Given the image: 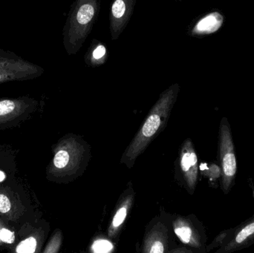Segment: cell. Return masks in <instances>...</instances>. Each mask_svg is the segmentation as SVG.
<instances>
[{
    "label": "cell",
    "instance_id": "6da1fadb",
    "mask_svg": "<svg viewBox=\"0 0 254 253\" xmlns=\"http://www.w3.org/2000/svg\"><path fill=\"white\" fill-rule=\"evenodd\" d=\"M176 92L170 90L160 98L125 152L122 163L128 167L133 166L137 157L143 152L160 131L164 129L176 101Z\"/></svg>",
    "mask_w": 254,
    "mask_h": 253
},
{
    "label": "cell",
    "instance_id": "7a4b0ae2",
    "mask_svg": "<svg viewBox=\"0 0 254 253\" xmlns=\"http://www.w3.org/2000/svg\"><path fill=\"white\" fill-rule=\"evenodd\" d=\"M41 67L9 51L0 49V83L35 78L43 74Z\"/></svg>",
    "mask_w": 254,
    "mask_h": 253
},
{
    "label": "cell",
    "instance_id": "3957f363",
    "mask_svg": "<svg viewBox=\"0 0 254 253\" xmlns=\"http://www.w3.org/2000/svg\"><path fill=\"white\" fill-rule=\"evenodd\" d=\"M180 165L188 187L194 189L198 175V158L190 141H186L182 148Z\"/></svg>",
    "mask_w": 254,
    "mask_h": 253
},
{
    "label": "cell",
    "instance_id": "277c9868",
    "mask_svg": "<svg viewBox=\"0 0 254 253\" xmlns=\"http://www.w3.org/2000/svg\"><path fill=\"white\" fill-rule=\"evenodd\" d=\"M224 23V16L219 12H213L203 17L195 26V33L209 34L220 29Z\"/></svg>",
    "mask_w": 254,
    "mask_h": 253
},
{
    "label": "cell",
    "instance_id": "5b68a950",
    "mask_svg": "<svg viewBox=\"0 0 254 253\" xmlns=\"http://www.w3.org/2000/svg\"><path fill=\"white\" fill-rule=\"evenodd\" d=\"M222 164L224 176L228 180L234 178L237 173V160L232 142H230L229 147L227 145L222 147Z\"/></svg>",
    "mask_w": 254,
    "mask_h": 253
},
{
    "label": "cell",
    "instance_id": "8992f818",
    "mask_svg": "<svg viewBox=\"0 0 254 253\" xmlns=\"http://www.w3.org/2000/svg\"><path fill=\"white\" fill-rule=\"evenodd\" d=\"M174 231L183 243L193 246L196 245L193 230L185 220L179 219L174 222Z\"/></svg>",
    "mask_w": 254,
    "mask_h": 253
},
{
    "label": "cell",
    "instance_id": "52a82bcc",
    "mask_svg": "<svg viewBox=\"0 0 254 253\" xmlns=\"http://www.w3.org/2000/svg\"><path fill=\"white\" fill-rule=\"evenodd\" d=\"M164 249L165 245L162 237L158 236V233H157L155 236L149 237L146 241L144 251L146 253H161L164 252Z\"/></svg>",
    "mask_w": 254,
    "mask_h": 253
},
{
    "label": "cell",
    "instance_id": "ba28073f",
    "mask_svg": "<svg viewBox=\"0 0 254 253\" xmlns=\"http://www.w3.org/2000/svg\"><path fill=\"white\" fill-rule=\"evenodd\" d=\"M131 202L129 200L127 201L122 206H121L118 209L117 212L115 215L114 218L112 223L111 231L113 233H116V230H117L123 224L124 221L126 219L127 213H128V209L129 207Z\"/></svg>",
    "mask_w": 254,
    "mask_h": 253
},
{
    "label": "cell",
    "instance_id": "9c48e42d",
    "mask_svg": "<svg viewBox=\"0 0 254 253\" xmlns=\"http://www.w3.org/2000/svg\"><path fill=\"white\" fill-rule=\"evenodd\" d=\"M95 13V9L91 4H83L80 9L77 15V22L80 25H86L92 21Z\"/></svg>",
    "mask_w": 254,
    "mask_h": 253
},
{
    "label": "cell",
    "instance_id": "30bf717a",
    "mask_svg": "<svg viewBox=\"0 0 254 253\" xmlns=\"http://www.w3.org/2000/svg\"><path fill=\"white\" fill-rule=\"evenodd\" d=\"M71 160V154L66 150H60L55 154L54 164L59 169H65Z\"/></svg>",
    "mask_w": 254,
    "mask_h": 253
},
{
    "label": "cell",
    "instance_id": "8fae6325",
    "mask_svg": "<svg viewBox=\"0 0 254 253\" xmlns=\"http://www.w3.org/2000/svg\"><path fill=\"white\" fill-rule=\"evenodd\" d=\"M254 235V221L243 227L236 236L235 243L241 245Z\"/></svg>",
    "mask_w": 254,
    "mask_h": 253
},
{
    "label": "cell",
    "instance_id": "7c38bea8",
    "mask_svg": "<svg viewBox=\"0 0 254 253\" xmlns=\"http://www.w3.org/2000/svg\"><path fill=\"white\" fill-rule=\"evenodd\" d=\"M37 248V241L34 238L31 237L25 239L18 245L16 252L19 253H33L35 252Z\"/></svg>",
    "mask_w": 254,
    "mask_h": 253
},
{
    "label": "cell",
    "instance_id": "4fadbf2b",
    "mask_svg": "<svg viewBox=\"0 0 254 253\" xmlns=\"http://www.w3.org/2000/svg\"><path fill=\"white\" fill-rule=\"evenodd\" d=\"M113 15L116 19H119L124 16L126 11V4L124 0H116L112 8Z\"/></svg>",
    "mask_w": 254,
    "mask_h": 253
},
{
    "label": "cell",
    "instance_id": "5bb4252c",
    "mask_svg": "<svg viewBox=\"0 0 254 253\" xmlns=\"http://www.w3.org/2000/svg\"><path fill=\"white\" fill-rule=\"evenodd\" d=\"M92 249L95 253H109L113 249V245L107 241L99 240L94 243Z\"/></svg>",
    "mask_w": 254,
    "mask_h": 253
},
{
    "label": "cell",
    "instance_id": "9a60e30c",
    "mask_svg": "<svg viewBox=\"0 0 254 253\" xmlns=\"http://www.w3.org/2000/svg\"><path fill=\"white\" fill-rule=\"evenodd\" d=\"M15 108L16 104L11 100H3L0 101V116L11 113Z\"/></svg>",
    "mask_w": 254,
    "mask_h": 253
},
{
    "label": "cell",
    "instance_id": "2e32d148",
    "mask_svg": "<svg viewBox=\"0 0 254 253\" xmlns=\"http://www.w3.org/2000/svg\"><path fill=\"white\" fill-rule=\"evenodd\" d=\"M0 240L4 243H13L15 240L14 233L7 229H2L0 231Z\"/></svg>",
    "mask_w": 254,
    "mask_h": 253
},
{
    "label": "cell",
    "instance_id": "e0dca14e",
    "mask_svg": "<svg viewBox=\"0 0 254 253\" xmlns=\"http://www.w3.org/2000/svg\"><path fill=\"white\" fill-rule=\"evenodd\" d=\"M10 207H11V204L7 196L0 194V212L6 213L9 212Z\"/></svg>",
    "mask_w": 254,
    "mask_h": 253
},
{
    "label": "cell",
    "instance_id": "ac0fdd59",
    "mask_svg": "<svg viewBox=\"0 0 254 253\" xmlns=\"http://www.w3.org/2000/svg\"><path fill=\"white\" fill-rule=\"evenodd\" d=\"M106 53L105 48L103 46H99L93 52V56L95 59H101L104 56Z\"/></svg>",
    "mask_w": 254,
    "mask_h": 253
},
{
    "label": "cell",
    "instance_id": "d6986e66",
    "mask_svg": "<svg viewBox=\"0 0 254 253\" xmlns=\"http://www.w3.org/2000/svg\"><path fill=\"white\" fill-rule=\"evenodd\" d=\"M4 179H5V175H4V172L0 171V182L4 181Z\"/></svg>",
    "mask_w": 254,
    "mask_h": 253
}]
</instances>
